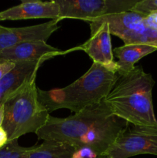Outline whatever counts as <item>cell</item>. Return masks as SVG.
Listing matches in <instances>:
<instances>
[{"mask_svg": "<svg viewBox=\"0 0 157 158\" xmlns=\"http://www.w3.org/2000/svg\"><path fill=\"white\" fill-rule=\"evenodd\" d=\"M128 123L113 115L104 100L67 117L49 116L36 133L38 140H53L106 154Z\"/></svg>", "mask_w": 157, "mask_h": 158, "instance_id": "6da1fadb", "label": "cell"}, {"mask_svg": "<svg viewBox=\"0 0 157 158\" xmlns=\"http://www.w3.org/2000/svg\"><path fill=\"white\" fill-rule=\"evenodd\" d=\"M155 80L141 66L119 77L104 102L113 115L128 123L157 127L152 103Z\"/></svg>", "mask_w": 157, "mask_h": 158, "instance_id": "7a4b0ae2", "label": "cell"}, {"mask_svg": "<svg viewBox=\"0 0 157 158\" xmlns=\"http://www.w3.org/2000/svg\"><path fill=\"white\" fill-rule=\"evenodd\" d=\"M118 77L116 69L93 63L84 75L67 86L50 90L38 88V99L49 114L63 108L76 114L104 100Z\"/></svg>", "mask_w": 157, "mask_h": 158, "instance_id": "3957f363", "label": "cell"}, {"mask_svg": "<svg viewBox=\"0 0 157 158\" xmlns=\"http://www.w3.org/2000/svg\"><path fill=\"white\" fill-rule=\"evenodd\" d=\"M35 80L25 83L3 102L2 127L7 133L9 141L18 140L29 133L36 134L50 116L40 103Z\"/></svg>", "mask_w": 157, "mask_h": 158, "instance_id": "277c9868", "label": "cell"}, {"mask_svg": "<svg viewBox=\"0 0 157 158\" xmlns=\"http://www.w3.org/2000/svg\"><path fill=\"white\" fill-rule=\"evenodd\" d=\"M93 20L107 23L111 35L125 44H146L157 49V11L148 15L129 11Z\"/></svg>", "mask_w": 157, "mask_h": 158, "instance_id": "5b68a950", "label": "cell"}, {"mask_svg": "<svg viewBox=\"0 0 157 158\" xmlns=\"http://www.w3.org/2000/svg\"><path fill=\"white\" fill-rule=\"evenodd\" d=\"M139 0H55L60 21L74 19L90 22L95 19L132 10Z\"/></svg>", "mask_w": 157, "mask_h": 158, "instance_id": "8992f818", "label": "cell"}, {"mask_svg": "<svg viewBox=\"0 0 157 158\" xmlns=\"http://www.w3.org/2000/svg\"><path fill=\"white\" fill-rule=\"evenodd\" d=\"M107 154L112 158H129L140 154L157 156V127L128 123Z\"/></svg>", "mask_w": 157, "mask_h": 158, "instance_id": "52a82bcc", "label": "cell"}, {"mask_svg": "<svg viewBox=\"0 0 157 158\" xmlns=\"http://www.w3.org/2000/svg\"><path fill=\"white\" fill-rule=\"evenodd\" d=\"M89 23L90 38L82 46L76 47V49L87 53L93 60V63H99L106 67L116 69L118 71L116 62L114 61L109 26L106 23L98 20H92Z\"/></svg>", "mask_w": 157, "mask_h": 158, "instance_id": "ba28073f", "label": "cell"}, {"mask_svg": "<svg viewBox=\"0 0 157 158\" xmlns=\"http://www.w3.org/2000/svg\"><path fill=\"white\" fill-rule=\"evenodd\" d=\"M74 49L75 48L71 49L69 51H61L42 40L23 42L1 52L0 63L5 61L12 62L15 63L39 60L46 61L56 56L67 53Z\"/></svg>", "mask_w": 157, "mask_h": 158, "instance_id": "9c48e42d", "label": "cell"}, {"mask_svg": "<svg viewBox=\"0 0 157 158\" xmlns=\"http://www.w3.org/2000/svg\"><path fill=\"white\" fill-rule=\"evenodd\" d=\"M59 20H50L45 23L18 28L0 29V53L23 42L47 41L52 33L59 29Z\"/></svg>", "mask_w": 157, "mask_h": 158, "instance_id": "30bf717a", "label": "cell"}, {"mask_svg": "<svg viewBox=\"0 0 157 158\" xmlns=\"http://www.w3.org/2000/svg\"><path fill=\"white\" fill-rule=\"evenodd\" d=\"M30 19L59 20V8L55 0L50 2L22 0L19 5L0 12V21Z\"/></svg>", "mask_w": 157, "mask_h": 158, "instance_id": "8fae6325", "label": "cell"}, {"mask_svg": "<svg viewBox=\"0 0 157 158\" xmlns=\"http://www.w3.org/2000/svg\"><path fill=\"white\" fill-rule=\"evenodd\" d=\"M44 60L16 63L13 69L0 80V106L12 93L27 82L36 79L37 72Z\"/></svg>", "mask_w": 157, "mask_h": 158, "instance_id": "7c38bea8", "label": "cell"}, {"mask_svg": "<svg viewBox=\"0 0 157 158\" xmlns=\"http://www.w3.org/2000/svg\"><path fill=\"white\" fill-rule=\"evenodd\" d=\"M157 51L154 46L146 44H124L113 50V55L118 59L116 62L118 73L123 74L132 71L135 64L142 58Z\"/></svg>", "mask_w": 157, "mask_h": 158, "instance_id": "4fadbf2b", "label": "cell"}, {"mask_svg": "<svg viewBox=\"0 0 157 158\" xmlns=\"http://www.w3.org/2000/svg\"><path fill=\"white\" fill-rule=\"evenodd\" d=\"M76 148L70 144L53 140H44L32 147L28 158H73Z\"/></svg>", "mask_w": 157, "mask_h": 158, "instance_id": "5bb4252c", "label": "cell"}, {"mask_svg": "<svg viewBox=\"0 0 157 158\" xmlns=\"http://www.w3.org/2000/svg\"><path fill=\"white\" fill-rule=\"evenodd\" d=\"M31 148H23L18 140H10L3 148H0V158H28Z\"/></svg>", "mask_w": 157, "mask_h": 158, "instance_id": "9a60e30c", "label": "cell"}, {"mask_svg": "<svg viewBox=\"0 0 157 158\" xmlns=\"http://www.w3.org/2000/svg\"><path fill=\"white\" fill-rule=\"evenodd\" d=\"M131 11L148 15L150 12L157 11V0H139Z\"/></svg>", "mask_w": 157, "mask_h": 158, "instance_id": "2e32d148", "label": "cell"}, {"mask_svg": "<svg viewBox=\"0 0 157 158\" xmlns=\"http://www.w3.org/2000/svg\"><path fill=\"white\" fill-rule=\"evenodd\" d=\"M15 63L9 61H5L0 63V80L2 79L6 74L9 73L15 67Z\"/></svg>", "mask_w": 157, "mask_h": 158, "instance_id": "e0dca14e", "label": "cell"}, {"mask_svg": "<svg viewBox=\"0 0 157 158\" xmlns=\"http://www.w3.org/2000/svg\"><path fill=\"white\" fill-rule=\"evenodd\" d=\"M9 142V137L6 131H5L2 126H0V148H3Z\"/></svg>", "mask_w": 157, "mask_h": 158, "instance_id": "ac0fdd59", "label": "cell"}, {"mask_svg": "<svg viewBox=\"0 0 157 158\" xmlns=\"http://www.w3.org/2000/svg\"><path fill=\"white\" fill-rule=\"evenodd\" d=\"M3 120H4V106H0V126H2Z\"/></svg>", "mask_w": 157, "mask_h": 158, "instance_id": "d6986e66", "label": "cell"}, {"mask_svg": "<svg viewBox=\"0 0 157 158\" xmlns=\"http://www.w3.org/2000/svg\"><path fill=\"white\" fill-rule=\"evenodd\" d=\"M97 158H112V156L110 155V154H107V153H106V154L99 155Z\"/></svg>", "mask_w": 157, "mask_h": 158, "instance_id": "ffe728a7", "label": "cell"}, {"mask_svg": "<svg viewBox=\"0 0 157 158\" xmlns=\"http://www.w3.org/2000/svg\"><path fill=\"white\" fill-rule=\"evenodd\" d=\"M3 26H1V25H0V29H1V28H2Z\"/></svg>", "mask_w": 157, "mask_h": 158, "instance_id": "44dd1931", "label": "cell"}]
</instances>
